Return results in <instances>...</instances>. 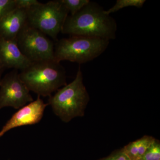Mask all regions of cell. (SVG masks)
<instances>
[{"mask_svg": "<svg viewBox=\"0 0 160 160\" xmlns=\"http://www.w3.org/2000/svg\"><path fill=\"white\" fill-rule=\"evenodd\" d=\"M117 24L102 7L89 2L79 11L69 15L61 32L70 36L100 38L110 41L116 38Z\"/></svg>", "mask_w": 160, "mask_h": 160, "instance_id": "obj_1", "label": "cell"}, {"mask_svg": "<svg viewBox=\"0 0 160 160\" xmlns=\"http://www.w3.org/2000/svg\"><path fill=\"white\" fill-rule=\"evenodd\" d=\"M19 76L29 91L38 96L49 97L67 84L66 69L54 59L32 62Z\"/></svg>", "mask_w": 160, "mask_h": 160, "instance_id": "obj_2", "label": "cell"}, {"mask_svg": "<svg viewBox=\"0 0 160 160\" xmlns=\"http://www.w3.org/2000/svg\"><path fill=\"white\" fill-rule=\"evenodd\" d=\"M89 100L79 66L73 81L49 97L48 104L57 116L67 123L74 118L84 116Z\"/></svg>", "mask_w": 160, "mask_h": 160, "instance_id": "obj_3", "label": "cell"}, {"mask_svg": "<svg viewBox=\"0 0 160 160\" xmlns=\"http://www.w3.org/2000/svg\"><path fill=\"white\" fill-rule=\"evenodd\" d=\"M109 41L100 38L71 36L54 43V59L61 62L68 61L81 64L101 55L109 46Z\"/></svg>", "mask_w": 160, "mask_h": 160, "instance_id": "obj_4", "label": "cell"}, {"mask_svg": "<svg viewBox=\"0 0 160 160\" xmlns=\"http://www.w3.org/2000/svg\"><path fill=\"white\" fill-rule=\"evenodd\" d=\"M27 24L57 41L69 12L61 0L39 2L27 9Z\"/></svg>", "mask_w": 160, "mask_h": 160, "instance_id": "obj_5", "label": "cell"}, {"mask_svg": "<svg viewBox=\"0 0 160 160\" xmlns=\"http://www.w3.org/2000/svg\"><path fill=\"white\" fill-rule=\"evenodd\" d=\"M16 42L22 53L32 62L54 59V43L27 23L18 36Z\"/></svg>", "mask_w": 160, "mask_h": 160, "instance_id": "obj_6", "label": "cell"}, {"mask_svg": "<svg viewBox=\"0 0 160 160\" xmlns=\"http://www.w3.org/2000/svg\"><path fill=\"white\" fill-rule=\"evenodd\" d=\"M33 100L30 91L13 69L2 78L0 82V110L7 107L19 109Z\"/></svg>", "mask_w": 160, "mask_h": 160, "instance_id": "obj_7", "label": "cell"}, {"mask_svg": "<svg viewBox=\"0 0 160 160\" xmlns=\"http://www.w3.org/2000/svg\"><path fill=\"white\" fill-rule=\"evenodd\" d=\"M41 97L18 109L0 130V138L6 132L21 126L35 125L40 122L48 103L44 102Z\"/></svg>", "mask_w": 160, "mask_h": 160, "instance_id": "obj_8", "label": "cell"}, {"mask_svg": "<svg viewBox=\"0 0 160 160\" xmlns=\"http://www.w3.org/2000/svg\"><path fill=\"white\" fill-rule=\"evenodd\" d=\"M32 62L24 55L17 45L16 40L0 38V68L3 70L13 69L21 71L31 64Z\"/></svg>", "mask_w": 160, "mask_h": 160, "instance_id": "obj_9", "label": "cell"}, {"mask_svg": "<svg viewBox=\"0 0 160 160\" xmlns=\"http://www.w3.org/2000/svg\"><path fill=\"white\" fill-rule=\"evenodd\" d=\"M27 23V10L16 7L0 19V38L16 40Z\"/></svg>", "mask_w": 160, "mask_h": 160, "instance_id": "obj_10", "label": "cell"}, {"mask_svg": "<svg viewBox=\"0 0 160 160\" xmlns=\"http://www.w3.org/2000/svg\"><path fill=\"white\" fill-rule=\"evenodd\" d=\"M145 2V0H117L114 6L108 10H105V12L107 14L110 15L126 7L141 8Z\"/></svg>", "mask_w": 160, "mask_h": 160, "instance_id": "obj_11", "label": "cell"}, {"mask_svg": "<svg viewBox=\"0 0 160 160\" xmlns=\"http://www.w3.org/2000/svg\"><path fill=\"white\" fill-rule=\"evenodd\" d=\"M66 9L70 12V15H73L82 9L90 2L89 0H61Z\"/></svg>", "mask_w": 160, "mask_h": 160, "instance_id": "obj_12", "label": "cell"}, {"mask_svg": "<svg viewBox=\"0 0 160 160\" xmlns=\"http://www.w3.org/2000/svg\"><path fill=\"white\" fill-rule=\"evenodd\" d=\"M140 160H160L159 142L155 140Z\"/></svg>", "mask_w": 160, "mask_h": 160, "instance_id": "obj_13", "label": "cell"}, {"mask_svg": "<svg viewBox=\"0 0 160 160\" xmlns=\"http://www.w3.org/2000/svg\"><path fill=\"white\" fill-rule=\"evenodd\" d=\"M155 139L152 137L145 136L137 140L138 142L139 160L142 157L147 149L155 141Z\"/></svg>", "mask_w": 160, "mask_h": 160, "instance_id": "obj_14", "label": "cell"}, {"mask_svg": "<svg viewBox=\"0 0 160 160\" xmlns=\"http://www.w3.org/2000/svg\"><path fill=\"white\" fill-rule=\"evenodd\" d=\"M16 7V0H0V19Z\"/></svg>", "mask_w": 160, "mask_h": 160, "instance_id": "obj_15", "label": "cell"}, {"mask_svg": "<svg viewBox=\"0 0 160 160\" xmlns=\"http://www.w3.org/2000/svg\"><path fill=\"white\" fill-rule=\"evenodd\" d=\"M37 0H16V5L17 8L26 9H29L32 6L38 4Z\"/></svg>", "mask_w": 160, "mask_h": 160, "instance_id": "obj_16", "label": "cell"}, {"mask_svg": "<svg viewBox=\"0 0 160 160\" xmlns=\"http://www.w3.org/2000/svg\"><path fill=\"white\" fill-rule=\"evenodd\" d=\"M114 160H131L123 151L122 149L116 152L115 158Z\"/></svg>", "mask_w": 160, "mask_h": 160, "instance_id": "obj_17", "label": "cell"}, {"mask_svg": "<svg viewBox=\"0 0 160 160\" xmlns=\"http://www.w3.org/2000/svg\"><path fill=\"white\" fill-rule=\"evenodd\" d=\"M116 152H113L107 157L103 158L99 160H114L116 157Z\"/></svg>", "mask_w": 160, "mask_h": 160, "instance_id": "obj_18", "label": "cell"}, {"mask_svg": "<svg viewBox=\"0 0 160 160\" xmlns=\"http://www.w3.org/2000/svg\"><path fill=\"white\" fill-rule=\"evenodd\" d=\"M3 71H4V70L0 68V82H1V80L2 79V74Z\"/></svg>", "mask_w": 160, "mask_h": 160, "instance_id": "obj_19", "label": "cell"}]
</instances>
